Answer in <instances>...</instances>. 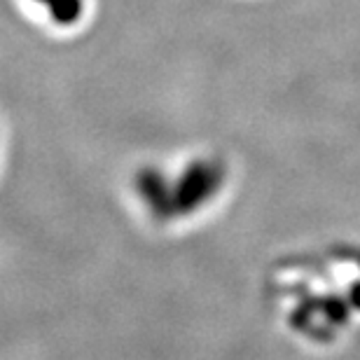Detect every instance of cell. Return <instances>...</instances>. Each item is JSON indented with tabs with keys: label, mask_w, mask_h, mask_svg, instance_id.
Instances as JSON below:
<instances>
[{
	"label": "cell",
	"mask_w": 360,
	"mask_h": 360,
	"mask_svg": "<svg viewBox=\"0 0 360 360\" xmlns=\"http://www.w3.org/2000/svg\"><path fill=\"white\" fill-rule=\"evenodd\" d=\"M42 10H47V17L56 26H75L84 14V0H33Z\"/></svg>",
	"instance_id": "cell-1"
}]
</instances>
